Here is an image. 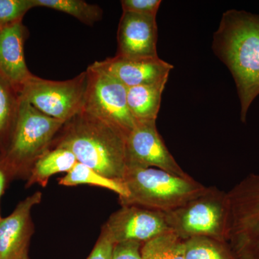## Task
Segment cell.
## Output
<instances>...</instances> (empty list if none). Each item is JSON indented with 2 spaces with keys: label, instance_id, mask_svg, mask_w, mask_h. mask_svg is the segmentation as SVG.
<instances>
[{
  "label": "cell",
  "instance_id": "1",
  "mask_svg": "<svg viewBox=\"0 0 259 259\" xmlns=\"http://www.w3.org/2000/svg\"><path fill=\"white\" fill-rule=\"evenodd\" d=\"M212 47L233 75L241 102V120L245 122L252 102L259 95V15L227 11L214 33Z\"/></svg>",
  "mask_w": 259,
  "mask_h": 259
},
{
  "label": "cell",
  "instance_id": "2",
  "mask_svg": "<svg viewBox=\"0 0 259 259\" xmlns=\"http://www.w3.org/2000/svg\"><path fill=\"white\" fill-rule=\"evenodd\" d=\"M55 147L66 148L83 163L108 178L122 181L127 168L123 132L81 111L65 122Z\"/></svg>",
  "mask_w": 259,
  "mask_h": 259
},
{
  "label": "cell",
  "instance_id": "3",
  "mask_svg": "<svg viewBox=\"0 0 259 259\" xmlns=\"http://www.w3.org/2000/svg\"><path fill=\"white\" fill-rule=\"evenodd\" d=\"M122 182L128 196L120 199L122 206H137L163 213L182 207L208 188L192 177L185 178L151 167H127Z\"/></svg>",
  "mask_w": 259,
  "mask_h": 259
},
{
  "label": "cell",
  "instance_id": "4",
  "mask_svg": "<svg viewBox=\"0 0 259 259\" xmlns=\"http://www.w3.org/2000/svg\"><path fill=\"white\" fill-rule=\"evenodd\" d=\"M18 120L0 166L8 180L30 174L32 165L51 146L65 122L49 117L20 98Z\"/></svg>",
  "mask_w": 259,
  "mask_h": 259
},
{
  "label": "cell",
  "instance_id": "5",
  "mask_svg": "<svg viewBox=\"0 0 259 259\" xmlns=\"http://www.w3.org/2000/svg\"><path fill=\"white\" fill-rule=\"evenodd\" d=\"M226 243L236 259H259V174L226 192Z\"/></svg>",
  "mask_w": 259,
  "mask_h": 259
},
{
  "label": "cell",
  "instance_id": "6",
  "mask_svg": "<svg viewBox=\"0 0 259 259\" xmlns=\"http://www.w3.org/2000/svg\"><path fill=\"white\" fill-rule=\"evenodd\" d=\"M168 227L183 241L204 237L226 243V192L214 187L175 210L165 213Z\"/></svg>",
  "mask_w": 259,
  "mask_h": 259
},
{
  "label": "cell",
  "instance_id": "7",
  "mask_svg": "<svg viewBox=\"0 0 259 259\" xmlns=\"http://www.w3.org/2000/svg\"><path fill=\"white\" fill-rule=\"evenodd\" d=\"M87 88V71L66 81H51L32 75L18 94L42 113L66 122L82 111Z\"/></svg>",
  "mask_w": 259,
  "mask_h": 259
},
{
  "label": "cell",
  "instance_id": "8",
  "mask_svg": "<svg viewBox=\"0 0 259 259\" xmlns=\"http://www.w3.org/2000/svg\"><path fill=\"white\" fill-rule=\"evenodd\" d=\"M86 71L88 88L82 111L128 136L137 122L127 105V88L95 64L89 66Z\"/></svg>",
  "mask_w": 259,
  "mask_h": 259
},
{
  "label": "cell",
  "instance_id": "9",
  "mask_svg": "<svg viewBox=\"0 0 259 259\" xmlns=\"http://www.w3.org/2000/svg\"><path fill=\"white\" fill-rule=\"evenodd\" d=\"M102 231L116 245L128 241L144 244L171 231L165 213L125 205L110 215Z\"/></svg>",
  "mask_w": 259,
  "mask_h": 259
},
{
  "label": "cell",
  "instance_id": "10",
  "mask_svg": "<svg viewBox=\"0 0 259 259\" xmlns=\"http://www.w3.org/2000/svg\"><path fill=\"white\" fill-rule=\"evenodd\" d=\"M156 121L137 122L126 140L127 167L163 170L181 177H190L168 151L156 127Z\"/></svg>",
  "mask_w": 259,
  "mask_h": 259
},
{
  "label": "cell",
  "instance_id": "11",
  "mask_svg": "<svg viewBox=\"0 0 259 259\" xmlns=\"http://www.w3.org/2000/svg\"><path fill=\"white\" fill-rule=\"evenodd\" d=\"M36 192L19 202L9 216L0 221V259H30L29 245L33 233L31 210L41 201Z\"/></svg>",
  "mask_w": 259,
  "mask_h": 259
},
{
  "label": "cell",
  "instance_id": "12",
  "mask_svg": "<svg viewBox=\"0 0 259 259\" xmlns=\"http://www.w3.org/2000/svg\"><path fill=\"white\" fill-rule=\"evenodd\" d=\"M156 17L123 12L117 30V55L129 59L158 57Z\"/></svg>",
  "mask_w": 259,
  "mask_h": 259
},
{
  "label": "cell",
  "instance_id": "13",
  "mask_svg": "<svg viewBox=\"0 0 259 259\" xmlns=\"http://www.w3.org/2000/svg\"><path fill=\"white\" fill-rule=\"evenodd\" d=\"M94 64L119 80L127 88L168 81V75L174 68L159 57L129 59L116 55Z\"/></svg>",
  "mask_w": 259,
  "mask_h": 259
},
{
  "label": "cell",
  "instance_id": "14",
  "mask_svg": "<svg viewBox=\"0 0 259 259\" xmlns=\"http://www.w3.org/2000/svg\"><path fill=\"white\" fill-rule=\"evenodd\" d=\"M27 37L23 22L0 30V76L18 91L32 76L25 62L24 45Z\"/></svg>",
  "mask_w": 259,
  "mask_h": 259
},
{
  "label": "cell",
  "instance_id": "15",
  "mask_svg": "<svg viewBox=\"0 0 259 259\" xmlns=\"http://www.w3.org/2000/svg\"><path fill=\"white\" fill-rule=\"evenodd\" d=\"M167 81L127 88V105L136 122L156 121Z\"/></svg>",
  "mask_w": 259,
  "mask_h": 259
},
{
  "label": "cell",
  "instance_id": "16",
  "mask_svg": "<svg viewBox=\"0 0 259 259\" xmlns=\"http://www.w3.org/2000/svg\"><path fill=\"white\" fill-rule=\"evenodd\" d=\"M77 162L74 155L66 148L54 147L48 150L32 165L28 186L39 184L45 187L51 177L63 172L68 173Z\"/></svg>",
  "mask_w": 259,
  "mask_h": 259
},
{
  "label": "cell",
  "instance_id": "17",
  "mask_svg": "<svg viewBox=\"0 0 259 259\" xmlns=\"http://www.w3.org/2000/svg\"><path fill=\"white\" fill-rule=\"evenodd\" d=\"M20 102L18 91L0 76V156L11 139L18 120Z\"/></svg>",
  "mask_w": 259,
  "mask_h": 259
},
{
  "label": "cell",
  "instance_id": "18",
  "mask_svg": "<svg viewBox=\"0 0 259 259\" xmlns=\"http://www.w3.org/2000/svg\"><path fill=\"white\" fill-rule=\"evenodd\" d=\"M59 184L67 187L83 185L96 186L115 192L118 194L119 199L126 198L128 196V192L122 181L103 176L79 162L64 177L59 179Z\"/></svg>",
  "mask_w": 259,
  "mask_h": 259
},
{
  "label": "cell",
  "instance_id": "19",
  "mask_svg": "<svg viewBox=\"0 0 259 259\" xmlns=\"http://www.w3.org/2000/svg\"><path fill=\"white\" fill-rule=\"evenodd\" d=\"M141 259H185V242L174 232L163 233L142 244Z\"/></svg>",
  "mask_w": 259,
  "mask_h": 259
},
{
  "label": "cell",
  "instance_id": "20",
  "mask_svg": "<svg viewBox=\"0 0 259 259\" xmlns=\"http://www.w3.org/2000/svg\"><path fill=\"white\" fill-rule=\"evenodd\" d=\"M35 4L36 7H44L71 15L90 26L102 18V10L98 5L82 0H35Z\"/></svg>",
  "mask_w": 259,
  "mask_h": 259
},
{
  "label": "cell",
  "instance_id": "21",
  "mask_svg": "<svg viewBox=\"0 0 259 259\" xmlns=\"http://www.w3.org/2000/svg\"><path fill=\"white\" fill-rule=\"evenodd\" d=\"M185 242V259H236L226 243L204 237Z\"/></svg>",
  "mask_w": 259,
  "mask_h": 259
},
{
  "label": "cell",
  "instance_id": "22",
  "mask_svg": "<svg viewBox=\"0 0 259 259\" xmlns=\"http://www.w3.org/2000/svg\"><path fill=\"white\" fill-rule=\"evenodd\" d=\"M33 8H36L35 0H0V26L21 22Z\"/></svg>",
  "mask_w": 259,
  "mask_h": 259
},
{
  "label": "cell",
  "instance_id": "23",
  "mask_svg": "<svg viewBox=\"0 0 259 259\" xmlns=\"http://www.w3.org/2000/svg\"><path fill=\"white\" fill-rule=\"evenodd\" d=\"M161 0H122L123 12L136 13L147 16L156 17Z\"/></svg>",
  "mask_w": 259,
  "mask_h": 259
},
{
  "label": "cell",
  "instance_id": "24",
  "mask_svg": "<svg viewBox=\"0 0 259 259\" xmlns=\"http://www.w3.org/2000/svg\"><path fill=\"white\" fill-rule=\"evenodd\" d=\"M141 243L134 241L116 244L111 259H141Z\"/></svg>",
  "mask_w": 259,
  "mask_h": 259
},
{
  "label": "cell",
  "instance_id": "25",
  "mask_svg": "<svg viewBox=\"0 0 259 259\" xmlns=\"http://www.w3.org/2000/svg\"><path fill=\"white\" fill-rule=\"evenodd\" d=\"M115 244L102 231L93 251L88 259H111Z\"/></svg>",
  "mask_w": 259,
  "mask_h": 259
},
{
  "label": "cell",
  "instance_id": "26",
  "mask_svg": "<svg viewBox=\"0 0 259 259\" xmlns=\"http://www.w3.org/2000/svg\"><path fill=\"white\" fill-rule=\"evenodd\" d=\"M7 181H8V178H7L4 170L0 166V199H1L3 193H4Z\"/></svg>",
  "mask_w": 259,
  "mask_h": 259
},
{
  "label": "cell",
  "instance_id": "27",
  "mask_svg": "<svg viewBox=\"0 0 259 259\" xmlns=\"http://www.w3.org/2000/svg\"><path fill=\"white\" fill-rule=\"evenodd\" d=\"M2 28H2V27H1V26H0V30H1V29H2Z\"/></svg>",
  "mask_w": 259,
  "mask_h": 259
},
{
  "label": "cell",
  "instance_id": "28",
  "mask_svg": "<svg viewBox=\"0 0 259 259\" xmlns=\"http://www.w3.org/2000/svg\"><path fill=\"white\" fill-rule=\"evenodd\" d=\"M1 219H2V218H1V217H0V221H1Z\"/></svg>",
  "mask_w": 259,
  "mask_h": 259
}]
</instances>
